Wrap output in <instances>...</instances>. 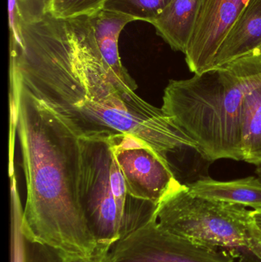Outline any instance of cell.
<instances>
[{
    "label": "cell",
    "instance_id": "cell-1",
    "mask_svg": "<svg viewBox=\"0 0 261 262\" xmlns=\"http://www.w3.org/2000/svg\"><path fill=\"white\" fill-rule=\"evenodd\" d=\"M9 73L81 140L110 142L131 134L167 160L181 149L199 150L162 109L138 96L109 69L87 15L22 13L19 37L10 38Z\"/></svg>",
    "mask_w": 261,
    "mask_h": 262
},
{
    "label": "cell",
    "instance_id": "cell-2",
    "mask_svg": "<svg viewBox=\"0 0 261 262\" xmlns=\"http://www.w3.org/2000/svg\"><path fill=\"white\" fill-rule=\"evenodd\" d=\"M9 103L27 189L22 233L67 256L98 255L96 241L81 207V139L10 73Z\"/></svg>",
    "mask_w": 261,
    "mask_h": 262
},
{
    "label": "cell",
    "instance_id": "cell-3",
    "mask_svg": "<svg viewBox=\"0 0 261 262\" xmlns=\"http://www.w3.org/2000/svg\"><path fill=\"white\" fill-rule=\"evenodd\" d=\"M161 109L208 161H244L245 91L231 63L189 79L170 80Z\"/></svg>",
    "mask_w": 261,
    "mask_h": 262
},
{
    "label": "cell",
    "instance_id": "cell-4",
    "mask_svg": "<svg viewBox=\"0 0 261 262\" xmlns=\"http://www.w3.org/2000/svg\"><path fill=\"white\" fill-rule=\"evenodd\" d=\"M154 217L165 230L199 246L225 251L241 262H261V232L242 205L195 195L177 180Z\"/></svg>",
    "mask_w": 261,
    "mask_h": 262
},
{
    "label": "cell",
    "instance_id": "cell-5",
    "mask_svg": "<svg viewBox=\"0 0 261 262\" xmlns=\"http://www.w3.org/2000/svg\"><path fill=\"white\" fill-rule=\"evenodd\" d=\"M80 196L99 255L154 216L157 205L127 193L109 142L81 140Z\"/></svg>",
    "mask_w": 261,
    "mask_h": 262
},
{
    "label": "cell",
    "instance_id": "cell-6",
    "mask_svg": "<svg viewBox=\"0 0 261 262\" xmlns=\"http://www.w3.org/2000/svg\"><path fill=\"white\" fill-rule=\"evenodd\" d=\"M108 256L110 262H234L225 251L199 246L165 230L154 216L116 243Z\"/></svg>",
    "mask_w": 261,
    "mask_h": 262
},
{
    "label": "cell",
    "instance_id": "cell-7",
    "mask_svg": "<svg viewBox=\"0 0 261 262\" xmlns=\"http://www.w3.org/2000/svg\"><path fill=\"white\" fill-rule=\"evenodd\" d=\"M109 143L125 180L127 193L159 204L177 180L170 162L131 134L120 136Z\"/></svg>",
    "mask_w": 261,
    "mask_h": 262
},
{
    "label": "cell",
    "instance_id": "cell-8",
    "mask_svg": "<svg viewBox=\"0 0 261 262\" xmlns=\"http://www.w3.org/2000/svg\"><path fill=\"white\" fill-rule=\"evenodd\" d=\"M249 0H203L193 36L185 52L190 72L212 68L215 57Z\"/></svg>",
    "mask_w": 261,
    "mask_h": 262
},
{
    "label": "cell",
    "instance_id": "cell-9",
    "mask_svg": "<svg viewBox=\"0 0 261 262\" xmlns=\"http://www.w3.org/2000/svg\"><path fill=\"white\" fill-rule=\"evenodd\" d=\"M231 64L245 91L244 161L257 166L261 165V50Z\"/></svg>",
    "mask_w": 261,
    "mask_h": 262
},
{
    "label": "cell",
    "instance_id": "cell-10",
    "mask_svg": "<svg viewBox=\"0 0 261 262\" xmlns=\"http://www.w3.org/2000/svg\"><path fill=\"white\" fill-rule=\"evenodd\" d=\"M257 50H261V0H249L222 41L211 69Z\"/></svg>",
    "mask_w": 261,
    "mask_h": 262
},
{
    "label": "cell",
    "instance_id": "cell-11",
    "mask_svg": "<svg viewBox=\"0 0 261 262\" xmlns=\"http://www.w3.org/2000/svg\"><path fill=\"white\" fill-rule=\"evenodd\" d=\"M88 17L95 41L104 62L126 86L135 92L137 85L123 66L118 47L123 29L135 20L129 15L103 9Z\"/></svg>",
    "mask_w": 261,
    "mask_h": 262
},
{
    "label": "cell",
    "instance_id": "cell-12",
    "mask_svg": "<svg viewBox=\"0 0 261 262\" xmlns=\"http://www.w3.org/2000/svg\"><path fill=\"white\" fill-rule=\"evenodd\" d=\"M203 0H172L150 23L156 33L176 52L185 54Z\"/></svg>",
    "mask_w": 261,
    "mask_h": 262
},
{
    "label": "cell",
    "instance_id": "cell-13",
    "mask_svg": "<svg viewBox=\"0 0 261 262\" xmlns=\"http://www.w3.org/2000/svg\"><path fill=\"white\" fill-rule=\"evenodd\" d=\"M187 186L193 194L203 198L261 209V180L257 177L231 181L203 177Z\"/></svg>",
    "mask_w": 261,
    "mask_h": 262
},
{
    "label": "cell",
    "instance_id": "cell-14",
    "mask_svg": "<svg viewBox=\"0 0 261 262\" xmlns=\"http://www.w3.org/2000/svg\"><path fill=\"white\" fill-rule=\"evenodd\" d=\"M13 222L12 262H64L67 255L45 245L31 241L22 233L21 220L15 219Z\"/></svg>",
    "mask_w": 261,
    "mask_h": 262
},
{
    "label": "cell",
    "instance_id": "cell-15",
    "mask_svg": "<svg viewBox=\"0 0 261 262\" xmlns=\"http://www.w3.org/2000/svg\"><path fill=\"white\" fill-rule=\"evenodd\" d=\"M172 0H107L103 9L119 12L132 17L135 21L150 23Z\"/></svg>",
    "mask_w": 261,
    "mask_h": 262
},
{
    "label": "cell",
    "instance_id": "cell-16",
    "mask_svg": "<svg viewBox=\"0 0 261 262\" xmlns=\"http://www.w3.org/2000/svg\"><path fill=\"white\" fill-rule=\"evenodd\" d=\"M107 0H52L42 13H49L58 18L90 15L104 7Z\"/></svg>",
    "mask_w": 261,
    "mask_h": 262
},
{
    "label": "cell",
    "instance_id": "cell-17",
    "mask_svg": "<svg viewBox=\"0 0 261 262\" xmlns=\"http://www.w3.org/2000/svg\"><path fill=\"white\" fill-rule=\"evenodd\" d=\"M64 262H110L108 255H95L92 258H81V257H66Z\"/></svg>",
    "mask_w": 261,
    "mask_h": 262
},
{
    "label": "cell",
    "instance_id": "cell-18",
    "mask_svg": "<svg viewBox=\"0 0 261 262\" xmlns=\"http://www.w3.org/2000/svg\"><path fill=\"white\" fill-rule=\"evenodd\" d=\"M251 216H252L253 220H254L257 229L261 232V209L251 211Z\"/></svg>",
    "mask_w": 261,
    "mask_h": 262
},
{
    "label": "cell",
    "instance_id": "cell-19",
    "mask_svg": "<svg viewBox=\"0 0 261 262\" xmlns=\"http://www.w3.org/2000/svg\"><path fill=\"white\" fill-rule=\"evenodd\" d=\"M38 5H39V9L41 12H43V11L48 7L52 3V0H38Z\"/></svg>",
    "mask_w": 261,
    "mask_h": 262
},
{
    "label": "cell",
    "instance_id": "cell-20",
    "mask_svg": "<svg viewBox=\"0 0 261 262\" xmlns=\"http://www.w3.org/2000/svg\"><path fill=\"white\" fill-rule=\"evenodd\" d=\"M255 173L257 174V177L261 180V165L257 166V169L255 170Z\"/></svg>",
    "mask_w": 261,
    "mask_h": 262
},
{
    "label": "cell",
    "instance_id": "cell-21",
    "mask_svg": "<svg viewBox=\"0 0 261 262\" xmlns=\"http://www.w3.org/2000/svg\"><path fill=\"white\" fill-rule=\"evenodd\" d=\"M31 0H18V2H19V5L21 6H25V4L26 3H27L28 2H30Z\"/></svg>",
    "mask_w": 261,
    "mask_h": 262
}]
</instances>
